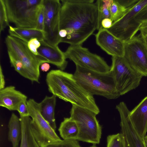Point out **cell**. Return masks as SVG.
I'll return each mask as SVG.
<instances>
[{
  "mask_svg": "<svg viewBox=\"0 0 147 147\" xmlns=\"http://www.w3.org/2000/svg\"><path fill=\"white\" fill-rule=\"evenodd\" d=\"M70 118L76 123L79 133L77 140L93 144L100 142L102 127L96 117L97 114L87 109L72 105Z\"/></svg>",
  "mask_w": 147,
  "mask_h": 147,
  "instance_id": "6",
  "label": "cell"
},
{
  "mask_svg": "<svg viewBox=\"0 0 147 147\" xmlns=\"http://www.w3.org/2000/svg\"><path fill=\"white\" fill-rule=\"evenodd\" d=\"M45 15L43 6L40 10L38 15L36 28L44 31V27Z\"/></svg>",
  "mask_w": 147,
  "mask_h": 147,
  "instance_id": "29",
  "label": "cell"
},
{
  "mask_svg": "<svg viewBox=\"0 0 147 147\" xmlns=\"http://www.w3.org/2000/svg\"><path fill=\"white\" fill-rule=\"evenodd\" d=\"M89 147H97L96 144H93L92 146Z\"/></svg>",
  "mask_w": 147,
  "mask_h": 147,
  "instance_id": "40",
  "label": "cell"
},
{
  "mask_svg": "<svg viewBox=\"0 0 147 147\" xmlns=\"http://www.w3.org/2000/svg\"><path fill=\"white\" fill-rule=\"evenodd\" d=\"M139 30L140 31V32L147 34V22L142 24Z\"/></svg>",
  "mask_w": 147,
  "mask_h": 147,
  "instance_id": "35",
  "label": "cell"
},
{
  "mask_svg": "<svg viewBox=\"0 0 147 147\" xmlns=\"http://www.w3.org/2000/svg\"><path fill=\"white\" fill-rule=\"evenodd\" d=\"M7 51L11 52L21 61L24 67L25 78L32 82L39 83L40 66L46 61L34 54L29 49L27 43L10 35L5 39Z\"/></svg>",
  "mask_w": 147,
  "mask_h": 147,
  "instance_id": "5",
  "label": "cell"
},
{
  "mask_svg": "<svg viewBox=\"0 0 147 147\" xmlns=\"http://www.w3.org/2000/svg\"><path fill=\"white\" fill-rule=\"evenodd\" d=\"M93 0H62L60 13V30L67 35L61 42L81 45L98 26V11Z\"/></svg>",
  "mask_w": 147,
  "mask_h": 147,
  "instance_id": "1",
  "label": "cell"
},
{
  "mask_svg": "<svg viewBox=\"0 0 147 147\" xmlns=\"http://www.w3.org/2000/svg\"><path fill=\"white\" fill-rule=\"evenodd\" d=\"M120 117L121 132L129 147H147L144 141L139 135L130 120V111L125 103L120 102L116 106Z\"/></svg>",
  "mask_w": 147,
  "mask_h": 147,
  "instance_id": "13",
  "label": "cell"
},
{
  "mask_svg": "<svg viewBox=\"0 0 147 147\" xmlns=\"http://www.w3.org/2000/svg\"><path fill=\"white\" fill-rule=\"evenodd\" d=\"M45 40L51 45L61 42L60 30V13L61 4L59 0H44Z\"/></svg>",
  "mask_w": 147,
  "mask_h": 147,
  "instance_id": "11",
  "label": "cell"
},
{
  "mask_svg": "<svg viewBox=\"0 0 147 147\" xmlns=\"http://www.w3.org/2000/svg\"><path fill=\"white\" fill-rule=\"evenodd\" d=\"M44 0H4L9 22L16 27L35 28Z\"/></svg>",
  "mask_w": 147,
  "mask_h": 147,
  "instance_id": "4",
  "label": "cell"
},
{
  "mask_svg": "<svg viewBox=\"0 0 147 147\" xmlns=\"http://www.w3.org/2000/svg\"><path fill=\"white\" fill-rule=\"evenodd\" d=\"M45 147H82L78 140L75 139L61 140L56 143L50 145Z\"/></svg>",
  "mask_w": 147,
  "mask_h": 147,
  "instance_id": "27",
  "label": "cell"
},
{
  "mask_svg": "<svg viewBox=\"0 0 147 147\" xmlns=\"http://www.w3.org/2000/svg\"><path fill=\"white\" fill-rule=\"evenodd\" d=\"M76 67L74 78L80 86L90 94L101 96L109 99H115L120 96L110 70L101 72L78 65Z\"/></svg>",
  "mask_w": 147,
  "mask_h": 147,
  "instance_id": "3",
  "label": "cell"
},
{
  "mask_svg": "<svg viewBox=\"0 0 147 147\" xmlns=\"http://www.w3.org/2000/svg\"><path fill=\"white\" fill-rule=\"evenodd\" d=\"M113 24V21L110 18H106L102 21L101 26L102 28L108 29L111 27Z\"/></svg>",
  "mask_w": 147,
  "mask_h": 147,
  "instance_id": "32",
  "label": "cell"
},
{
  "mask_svg": "<svg viewBox=\"0 0 147 147\" xmlns=\"http://www.w3.org/2000/svg\"><path fill=\"white\" fill-rule=\"evenodd\" d=\"M46 82L53 95L72 105L91 110L98 114L100 110L93 96L83 89L73 74L60 69L52 70L47 74Z\"/></svg>",
  "mask_w": 147,
  "mask_h": 147,
  "instance_id": "2",
  "label": "cell"
},
{
  "mask_svg": "<svg viewBox=\"0 0 147 147\" xmlns=\"http://www.w3.org/2000/svg\"><path fill=\"white\" fill-rule=\"evenodd\" d=\"M124 42V58L136 71L147 76V48L140 34Z\"/></svg>",
  "mask_w": 147,
  "mask_h": 147,
  "instance_id": "10",
  "label": "cell"
},
{
  "mask_svg": "<svg viewBox=\"0 0 147 147\" xmlns=\"http://www.w3.org/2000/svg\"><path fill=\"white\" fill-rule=\"evenodd\" d=\"M8 139L12 143V147H19L22 138V128L20 118L12 113L8 124Z\"/></svg>",
  "mask_w": 147,
  "mask_h": 147,
  "instance_id": "21",
  "label": "cell"
},
{
  "mask_svg": "<svg viewBox=\"0 0 147 147\" xmlns=\"http://www.w3.org/2000/svg\"><path fill=\"white\" fill-rule=\"evenodd\" d=\"M39 41L41 45L38 49V55L47 63L55 65L61 70H64L68 63L64 53L60 49L58 45H51L45 40Z\"/></svg>",
  "mask_w": 147,
  "mask_h": 147,
  "instance_id": "15",
  "label": "cell"
},
{
  "mask_svg": "<svg viewBox=\"0 0 147 147\" xmlns=\"http://www.w3.org/2000/svg\"><path fill=\"white\" fill-rule=\"evenodd\" d=\"M27 96L15 87L10 86L0 90V106L10 111L17 110L22 102L27 101Z\"/></svg>",
  "mask_w": 147,
  "mask_h": 147,
  "instance_id": "17",
  "label": "cell"
},
{
  "mask_svg": "<svg viewBox=\"0 0 147 147\" xmlns=\"http://www.w3.org/2000/svg\"><path fill=\"white\" fill-rule=\"evenodd\" d=\"M30 117V127L33 136L40 147H45L61 140L55 131L41 115L39 103L33 99L27 101Z\"/></svg>",
  "mask_w": 147,
  "mask_h": 147,
  "instance_id": "7",
  "label": "cell"
},
{
  "mask_svg": "<svg viewBox=\"0 0 147 147\" xmlns=\"http://www.w3.org/2000/svg\"><path fill=\"white\" fill-rule=\"evenodd\" d=\"M132 8L122 4L119 0H113V2L109 7L111 19L113 22H116Z\"/></svg>",
  "mask_w": 147,
  "mask_h": 147,
  "instance_id": "23",
  "label": "cell"
},
{
  "mask_svg": "<svg viewBox=\"0 0 147 147\" xmlns=\"http://www.w3.org/2000/svg\"><path fill=\"white\" fill-rule=\"evenodd\" d=\"M9 21L4 0H0V33L7 26H9Z\"/></svg>",
  "mask_w": 147,
  "mask_h": 147,
  "instance_id": "26",
  "label": "cell"
},
{
  "mask_svg": "<svg viewBox=\"0 0 147 147\" xmlns=\"http://www.w3.org/2000/svg\"><path fill=\"white\" fill-rule=\"evenodd\" d=\"M40 41L36 38L31 39L28 42L27 46L30 50L35 55H38V49L40 47Z\"/></svg>",
  "mask_w": 147,
  "mask_h": 147,
  "instance_id": "28",
  "label": "cell"
},
{
  "mask_svg": "<svg viewBox=\"0 0 147 147\" xmlns=\"http://www.w3.org/2000/svg\"><path fill=\"white\" fill-rule=\"evenodd\" d=\"M134 19L141 24L147 22V4L136 15Z\"/></svg>",
  "mask_w": 147,
  "mask_h": 147,
  "instance_id": "30",
  "label": "cell"
},
{
  "mask_svg": "<svg viewBox=\"0 0 147 147\" xmlns=\"http://www.w3.org/2000/svg\"><path fill=\"white\" fill-rule=\"evenodd\" d=\"M0 90H1L5 88V77L1 65L0 66Z\"/></svg>",
  "mask_w": 147,
  "mask_h": 147,
  "instance_id": "33",
  "label": "cell"
},
{
  "mask_svg": "<svg viewBox=\"0 0 147 147\" xmlns=\"http://www.w3.org/2000/svg\"><path fill=\"white\" fill-rule=\"evenodd\" d=\"M147 4V0L141 1L107 30L117 38L125 42L131 38L139 30L142 24L136 21V15Z\"/></svg>",
  "mask_w": 147,
  "mask_h": 147,
  "instance_id": "12",
  "label": "cell"
},
{
  "mask_svg": "<svg viewBox=\"0 0 147 147\" xmlns=\"http://www.w3.org/2000/svg\"><path fill=\"white\" fill-rule=\"evenodd\" d=\"M97 44L112 57H123L124 42L117 38L107 29L102 28L95 34Z\"/></svg>",
  "mask_w": 147,
  "mask_h": 147,
  "instance_id": "14",
  "label": "cell"
},
{
  "mask_svg": "<svg viewBox=\"0 0 147 147\" xmlns=\"http://www.w3.org/2000/svg\"><path fill=\"white\" fill-rule=\"evenodd\" d=\"M22 138L19 147H40L33 136L30 127L31 118L30 116H20Z\"/></svg>",
  "mask_w": 147,
  "mask_h": 147,
  "instance_id": "20",
  "label": "cell"
},
{
  "mask_svg": "<svg viewBox=\"0 0 147 147\" xmlns=\"http://www.w3.org/2000/svg\"><path fill=\"white\" fill-rule=\"evenodd\" d=\"M58 131L63 140H76L79 133L77 124L70 117L64 118L60 124Z\"/></svg>",
  "mask_w": 147,
  "mask_h": 147,
  "instance_id": "22",
  "label": "cell"
},
{
  "mask_svg": "<svg viewBox=\"0 0 147 147\" xmlns=\"http://www.w3.org/2000/svg\"><path fill=\"white\" fill-rule=\"evenodd\" d=\"M56 97L53 95L51 96H46L42 101L39 103L41 115L55 131L56 129L55 117Z\"/></svg>",
  "mask_w": 147,
  "mask_h": 147,
  "instance_id": "18",
  "label": "cell"
},
{
  "mask_svg": "<svg viewBox=\"0 0 147 147\" xmlns=\"http://www.w3.org/2000/svg\"><path fill=\"white\" fill-rule=\"evenodd\" d=\"M107 147H124V138L122 134L120 133L108 136Z\"/></svg>",
  "mask_w": 147,
  "mask_h": 147,
  "instance_id": "25",
  "label": "cell"
},
{
  "mask_svg": "<svg viewBox=\"0 0 147 147\" xmlns=\"http://www.w3.org/2000/svg\"><path fill=\"white\" fill-rule=\"evenodd\" d=\"M59 36L61 38H65L67 35V31L65 29H61L59 31Z\"/></svg>",
  "mask_w": 147,
  "mask_h": 147,
  "instance_id": "36",
  "label": "cell"
},
{
  "mask_svg": "<svg viewBox=\"0 0 147 147\" xmlns=\"http://www.w3.org/2000/svg\"><path fill=\"white\" fill-rule=\"evenodd\" d=\"M144 141L145 144L147 147V135H146L144 138Z\"/></svg>",
  "mask_w": 147,
  "mask_h": 147,
  "instance_id": "38",
  "label": "cell"
},
{
  "mask_svg": "<svg viewBox=\"0 0 147 147\" xmlns=\"http://www.w3.org/2000/svg\"><path fill=\"white\" fill-rule=\"evenodd\" d=\"M64 53L66 59L72 60L76 65L101 72L110 71V67L102 58L81 45H70Z\"/></svg>",
  "mask_w": 147,
  "mask_h": 147,
  "instance_id": "9",
  "label": "cell"
},
{
  "mask_svg": "<svg viewBox=\"0 0 147 147\" xmlns=\"http://www.w3.org/2000/svg\"><path fill=\"white\" fill-rule=\"evenodd\" d=\"M50 68V66L49 63H44L40 65V68L43 72H47L48 71Z\"/></svg>",
  "mask_w": 147,
  "mask_h": 147,
  "instance_id": "34",
  "label": "cell"
},
{
  "mask_svg": "<svg viewBox=\"0 0 147 147\" xmlns=\"http://www.w3.org/2000/svg\"><path fill=\"white\" fill-rule=\"evenodd\" d=\"M140 35L147 48V34L140 32Z\"/></svg>",
  "mask_w": 147,
  "mask_h": 147,
  "instance_id": "37",
  "label": "cell"
},
{
  "mask_svg": "<svg viewBox=\"0 0 147 147\" xmlns=\"http://www.w3.org/2000/svg\"><path fill=\"white\" fill-rule=\"evenodd\" d=\"M113 0H98L95 3L98 11V24L97 30H99L102 28L101 26V22L106 18L111 19L109 7L113 3Z\"/></svg>",
  "mask_w": 147,
  "mask_h": 147,
  "instance_id": "24",
  "label": "cell"
},
{
  "mask_svg": "<svg viewBox=\"0 0 147 147\" xmlns=\"http://www.w3.org/2000/svg\"><path fill=\"white\" fill-rule=\"evenodd\" d=\"M9 35L19 39L27 43L31 39L36 38L39 41L45 39L44 31L35 28H20L9 26Z\"/></svg>",
  "mask_w": 147,
  "mask_h": 147,
  "instance_id": "19",
  "label": "cell"
},
{
  "mask_svg": "<svg viewBox=\"0 0 147 147\" xmlns=\"http://www.w3.org/2000/svg\"><path fill=\"white\" fill-rule=\"evenodd\" d=\"M124 147H129L127 143L125 141L124 139Z\"/></svg>",
  "mask_w": 147,
  "mask_h": 147,
  "instance_id": "39",
  "label": "cell"
},
{
  "mask_svg": "<svg viewBox=\"0 0 147 147\" xmlns=\"http://www.w3.org/2000/svg\"><path fill=\"white\" fill-rule=\"evenodd\" d=\"M17 111L19 112L20 116L23 117L29 116L27 101H23L19 105Z\"/></svg>",
  "mask_w": 147,
  "mask_h": 147,
  "instance_id": "31",
  "label": "cell"
},
{
  "mask_svg": "<svg viewBox=\"0 0 147 147\" xmlns=\"http://www.w3.org/2000/svg\"><path fill=\"white\" fill-rule=\"evenodd\" d=\"M129 117L138 134L144 140L147 132V96L130 111Z\"/></svg>",
  "mask_w": 147,
  "mask_h": 147,
  "instance_id": "16",
  "label": "cell"
},
{
  "mask_svg": "<svg viewBox=\"0 0 147 147\" xmlns=\"http://www.w3.org/2000/svg\"><path fill=\"white\" fill-rule=\"evenodd\" d=\"M110 70L115 80L117 90L122 95L137 88L143 76L135 70L124 57H112Z\"/></svg>",
  "mask_w": 147,
  "mask_h": 147,
  "instance_id": "8",
  "label": "cell"
}]
</instances>
